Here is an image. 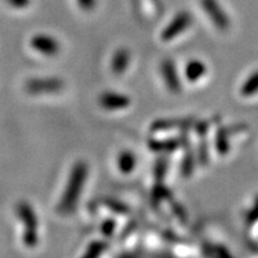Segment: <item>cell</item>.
Returning <instances> with one entry per match:
<instances>
[{"mask_svg": "<svg viewBox=\"0 0 258 258\" xmlns=\"http://www.w3.org/2000/svg\"><path fill=\"white\" fill-rule=\"evenodd\" d=\"M89 167L84 161H78L74 164L71 171V175L67 182L64 191L61 196L60 203L57 206V212L62 215L72 214L74 209L78 206L80 195L85 185V180L88 178Z\"/></svg>", "mask_w": 258, "mask_h": 258, "instance_id": "1", "label": "cell"}, {"mask_svg": "<svg viewBox=\"0 0 258 258\" xmlns=\"http://www.w3.org/2000/svg\"><path fill=\"white\" fill-rule=\"evenodd\" d=\"M17 217L24 226L23 241L29 247L36 246L38 243V220L34 208L28 202H19L16 207Z\"/></svg>", "mask_w": 258, "mask_h": 258, "instance_id": "2", "label": "cell"}, {"mask_svg": "<svg viewBox=\"0 0 258 258\" xmlns=\"http://www.w3.org/2000/svg\"><path fill=\"white\" fill-rule=\"evenodd\" d=\"M63 80L59 78H34L25 83V90L31 95L59 92L63 89Z\"/></svg>", "mask_w": 258, "mask_h": 258, "instance_id": "3", "label": "cell"}, {"mask_svg": "<svg viewBox=\"0 0 258 258\" xmlns=\"http://www.w3.org/2000/svg\"><path fill=\"white\" fill-rule=\"evenodd\" d=\"M31 47L38 53L43 54V55H55L60 51V43L55 38L50 35L46 34H38L35 35L30 41Z\"/></svg>", "mask_w": 258, "mask_h": 258, "instance_id": "4", "label": "cell"}, {"mask_svg": "<svg viewBox=\"0 0 258 258\" xmlns=\"http://www.w3.org/2000/svg\"><path fill=\"white\" fill-rule=\"evenodd\" d=\"M190 24H191V17L189 14L182 12V14L177 15L173 21L165 28V30L161 32V40L165 42L173 40L179 34H182Z\"/></svg>", "mask_w": 258, "mask_h": 258, "instance_id": "5", "label": "cell"}, {"mask_svg": "<svg viewBox=\"0 0 258 258\" xmlns=\"http://www.w3.org/2000/svg\"><path fill=\"white\" fill-rule=\"evenodd\" d=\"M99 104L106 110H121V109L128 108L131 104V98L123 93L108 91L102 93L99 97Z\"/></svg>", "mask_w": 258, "mask_h": 258, "instance_id": "6", "label": "cell"}, {"mask_svg": "<svg viewBox=\"0 0 258 258\" xmlns=\"http://www.w3.org/2000/svg\"><path fill=\"white\" fill-rule=\"evenodd\" d=\"M160 71L167 89L172 92H179L182 86H180V80L178 73H177L175 62L170 59L164 60L160 64Z\"/></svg>", "mask_w": 258, "mask_h": 258, "instance_id": "7", "label": "cell"}, {"mask_svg": "<svg viewBox=\"0 0 258 258\" xmlns=\"http://www.w3.org/2000/svg\"><path fill=\"white\" fill-rule=\"evenodd\" d=\"M189 144V139L186 135H182L180 138L166 139V140H152L150 141V148L154 152L169 153L176 151L179 146H186Z\"/></svg>", "mask_w": 258, "mask_h": 258, "instance_id": "8", "label": "cell"}, {"mask_svg": "<svg viewBox=\"0 0 258 258\" xmlns=\"http://www.w3.org/2000/svg\"><path fill=\"white\" fill-rule=\"evenodd\" d=\"M192 120L191 118H166V120H158L152 124L153 132H160V131H170V129H184L191 125Z\"/></svg>", "mask_w": 258, "mask_h": 258, "instance_id": "9", "label": "cell"}, {"mask_svg": "<svg viewBox=\"0 0 258 258\" xmlns=\"http://www.w3.org/2000/svg\"><path fill=\"white\" fill-rule=\"evenodd\" d=\"M203 5H205L206 11H207V14L211 16L212 21L214 22V24L217 25L218 28L222 29V30L228 28L227 18H226L224 12H222L221 10H219L218 5L215 4L214 0H205V2H203Z\"/></svg>", "mask_w": 258, "mask_h": 258, "instance_id": "10", "label": "cell"}, {"mask_svg": "<svg viewBox=\"0 0 258 258\" xmlns=\"http://www.w3.org/2000/svg\"><path fill=\"white\" fill-rule=\"evenodd\" d=\"M131 62V53L125 48H121L114 54L111 59V71L115 74H122L127 71Z\"/></svg>", "mask_w": 258, "mask_h": 258, "instance_id": "11", "label": "cell"}, {"mask_svg": "<svg viewBox=\"0 0 258 258\" xmlns=\"http://www.w3.org/2000/svg\"><path fill=\"white\" fill-rule=\"evenodd\" d=\"M117 166L123 175H129L137 166V157L132 151H122L117 158Z\"/></svg>", "mask_w": 258, "mask_h": 258, "instance_id": "12", "label": "cell"}, {"mask_svg": "<svg viewBox=\"0 0 258 258\" xmlns=\"http://www.w3.org/2000/svg\"><path fill=\"white\" fill-rule=\"evenodd\" d=\"M206 72H207V69H206V64L202 61L192 60L186 63L185 77L189 82H196V80L202 78Z\"/></svg>", "mask_w": 258, "mask_h": 258, "instance_id": "13", "label": "cell"}, {"mask_svg": "<svg viewBox=\"0 0 258 258\" xmlns=\"http://www.w3.org/2000/svg\"><path fill=\"white\" fill-rule=\"evenodd\" d=\"M228 137H230V129L220 127L217 132V138H215V146L219 154L225 156L230 150V144H228Z\"/></svg>", "mask_w": 258, "mask_h": 258, "instance_id": "14", "label": "cell"}, {"mask_svg": "<svg viewBox=\"0 0 258 258\" xmlns=\"http://www.w3.org/2000/svg\"><path fill=\"white\" fill-rule=\"evenodd\" d=\"M258 92V71L247 78L246 82L244 83L243 88H241V93L245 97L253 96L254 93Z\"/></svg>", "mask_w": 258, "mask_h": 258, "instance_id": "15", "label": "cell"}, {"mask_svg": "<svg viewBox=\"0 0 258 258\" xmlns=\"http://www.w3.org/2000/svg\"><path fill=\"white\" fill-rule=\"evenodd\" d=\"M106 246H108V245H106L105 241H103V240L92 241V243L88 246V250H86V252L84 256L88 257V258L98 257L99 254H102L103 252H104Z\"/></svg>", "mask_w": 258, "mask_h": 258, "instance_id": "16", "label": "cell"}, {"mask_svg": "<svg viewBox=\"0 0 258 258\" xmlns=\"http://www.w3.org/2000/svg\"><path fill=\"white\" fill-rule=\"evenodd\" d=\"M104 205L108 207L109 209H111V212L116 213V214H128L129 213V208L124 203H122L120 201H116V200H111V199H105L104 200Z\"/></svg>", "mask_w": 258, "mask_h": 258, "instance_id": "17", "label": "cell"}, {"mask_svg": "<svg viewBox=\"0 0 258 258\" xmlns=\"http://www.w3.org/2000/svg\"><path fill=\"white\" fill-rule=\"evenodd\" d=\"M194 166H195V159H194L192 152H186L184 159L182 161V166H180V171H182V175L184 177H188L192 173Z\"/></svg>", "mask_w": 258, "mask_h": 258, "instance_id": "18", "label": "cell"}, {"mask_svg": "<svg viewBox=\"0 0 258 258\" xmlns=\"http://www.w3.org/2000/svg\"><path fill=\"white\" fill-rule=\"evenodd\" d=\"M166 169H167L166 159H160L157 161L156 166H154V177H156L158 183H160L161 180L164 179V177L166 175Z\"/></svg>", "mask_w": 258, "mask_h": 258, "instance_id": "19", "label": "cell"}, {"mask_svg": "<svg viewBox=\"0 0 258 258\" xmlns=\"http://www.w3.org/2000/svg\"><path fill=\"white\" fill-rule=\"evenodd\" d=\"M170 196H171L170 190L161 184V182L158 183V185H156V188H154V191H153L154 201L157 202L164 201V200L170 199Z\"/></svg>", "mask_w": 258, "mask_h": 258, "instance_id": "20", "label": "cell"}, {"mask_svg": "<svg viewBox=\"0 0 258 258\" xmlns=\"http://www.w3.org/2000/svg\"><path fill=\"white\" fill-rule=\"evenodd\" d=\"M115 228H116L115 220H112V219H106V220L102 224L101 231L105 237H111V235L114 234Z\"/></svg>", "mask_w": 258, "mask_h": 258, "instance_id": "21", "label": "cell"}, {"mask_svg": "<svg viewBox=\"0 0 258 258\" xmlns=\"http://www.w3.org/2000/svg\"><path fill=\"white\" fill-rule=\"evenodd\" d=\"M84 11H92L96 6V0H77Z\"/></svg>", "mask_w": 258, "mask_h": 258, "instance_id": "22", "label": "cell"}, {"mask_svg": "<svg viewBox=\"0 0 258 258\" xmlns=\"http://www.w3.org/2000/svg\"><path fill=\"white\" fill-rule=\"evenodd\" d=\"M246 220L247 222H250V224H252V222L258 220V200L256 201V203H254L253 208L247 213Z\"/></svg>", "mask_w": 258, "mask_h": 258, "instance_id": "23", "label": "cell"}, {"mask_svg": "<svg viewBox=\"0 0 258 258\" xmlns=\"http://www.w3.org/2000/svg\"><path fill=\"white\" fill-rule=\"evenodd\" d=\"M9 5H11L12 8L16 9H23L30 4V0H6Z\"/></svg>", "mask_w": 258, "mask_h": 258, "instance_id": "24", "label": "cell"}]
</instances>
